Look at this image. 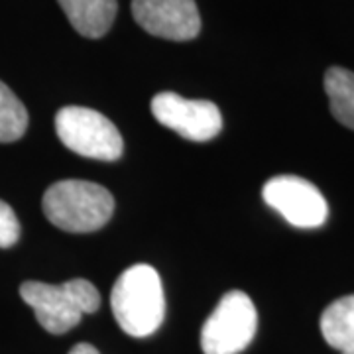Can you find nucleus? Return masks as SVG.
Here are the masks:
<instances>
[{
  "mask_svg": "<svg viewBox=\"0 0 354 354\" xmlns=\"http://www.w3.org/2000/svg\"><path fill=\"white\" fill-rule=\"evenodd\" d=\"M111 309L118 327L130 337L144 339L162 327L165 315L164 286L148 264L127 268L114 281Z\"/></svg>",
  "mask_w": 354,
  "mask_h": 354,
  "instance_id": "f257e3e1",
  "label": "nucleus"
},
{
  "mask_svg": "<svg viewBox=\"0 0 354 354\" xmlns=\"http://www.w3.org/2000/svg\"><path fill=\"white\" fill-rule=\"evenodd\" d=\"M28 111L8 85L0 81V142L10 144L24 136Z\"/></svg>",
  "mask_w": 354,
  "mask_h": 354,
  "instance_id": "f8f14e48",
  "label": "nucleus"
},
{
  "mask_svg": "<svg viewBox=\"0 0 354 354\" xmlns=\"http://www.w3.org/2000/svg\"><path fill=\"white\" fill-rule=\"evenodd\" d=\"M41 207L53 227L65 232H93L111 221L114 199L99 183L64 179L48 187Z\"/></svg>",
  "mask_w": 354,
  "mask_h": 354,
  "instance_id": "f03ea898",
  "label": "nucleus"
},
{
  "mask_svg": "<svg viewBox=\"0 0 354 354\" xmlns=\"http://www.w3.org/2000/svg\"><path fill=\"white\" fill-rule=\"evenodd\" d=\"M150 106L160 124L191 142H209L223 130L221 111L211 101H191L165 91L153 97Z\"/></svg>",
  "mask_w": 354,
  "mask_h": 354,
  "instance_id": "0eeeda50",
  "label": "nucleus"
},
{
  "mask_svg": "<svg viewBox=\"0 0 354 354\" xmlns=\"http://www.w3.org/2000/svg\"><path fill=\"white\" fill-rule=\"evenodd\" d=\"M132 14L140 28L156 38L187 41L201 32L195 0H132Z\"/></svg>",
  "mask_w": 354,
  "mask_h": 354,
  "instance_id": "6e6552de",
  "label": "nucleus"
},
{
  "mask_svg": "<svg viewBox=\"0 0 354 354\" xmlns=\"http://www.w3.org/2000/svg\"><path fill=\"white\" fill-rule=\"evenodd\" d=\"M67 20L81 36L102 38L116 18V0H57Z\"/></svg>",
  "mask_w": 354,
  "mask_h": 354,
  "instance_id": "1a4fd4ad",
  "label": "nucleus"
},
{
  "mask_svg": "<svg viewBox=\"0 0 354 354\" xmlns=\"http://www.w3.org/2000/svg\"><path fill=\"white\" fill-rule=\"evenodd\" d=\"M262 197L274 211L297 228L321 227L329 215L323 193L304 177H272L262 189Z\"/></svg>",
  "mask_w": 354,
  "mask_h": 354,
  "instance_id": "423d86ee",
  "label": "nucleus"
},
{
  "mask_svg": "<svg viewBox=\"0 0 354 354\" xmlns=\"http://www.w3.org/2000/svg\"><path fill=\"white\" fill-rule=\"evenodd\" d=\"M20 239V223L8 203L0 201V248H10Z\"/></svg>",
  "mask_w": 354,
  "mask_h": 354,
  "instance_id": "ddd939ff",
  "label": "nucleus"
},
{
  "mask_svg": "<svg viewBox=\"0 0 354 354\" xmlns=\"http://www.w3.org/2000/svg\"><path fill=\"white\" fill-rule=\"evenodd\" d=\"M325 93L333 116L354 130V73L344 67H330L325 73Z\"/></svg>",
  "mask_w": 354,
  "mask_h": 354,
  "instance_id": "9b49d317",
  "label": "nucleus"
},
{
  "mask_svg": "<svg viewBox=\"0 0 354 354\" xmlns=\"http://www.w3.org/2000/svg\"><path fill=\"white\" fill-rule=\"evenodd\" d=\"M342 354H354V351H351V353H342Z\"/></svg>",
  "mask_w": 354,
  "mask_h": 354,
  "instance_id": "2eb2a0df",
  "label": "nucleus"
},
{
  "mask_svg": "<svg viewBox=\"0 0 354 354\" xmlns=\"http://www.w3.org/2000/svg\"><path fill=\"white\" fill-rule=\"evenodd\" d=\"M55 132L67 150L83 158L114 162L124 152L118 128L87 106H64L55 114Z\"/></svg>",
  "mask_w": 354,
  "mask_h": 354,
  "instance_id": "20e7f679",
  "label": "nucleus"
},
{
  "mask_svg": "<svg viewBox=\"0 0 354 354\" xmlns=\"http://www.w3.org/2000/svg\"><path fill=\"white\" fill-rule=\"evenodd\" d=\"M256 329H258V313L252 299L241 290L228 291L203 325V353H242L252 342Z\"/></svg>",
  "mask_w": 354,
  "mask_h": 354,
  "instance_id": "39448f33",
  "label": "nucleus"
},
{
  "mask_svg": "<svg viewBox=\"0 0 354 354\" xmlns=\"http://www.w3.org/2000/svg\"><path fill=\"white\" fill-rule=\"evenodd\" d=\"M321 333L333 348L341 353L354 351V295H344L323 311Z\"/></svg>",
  "mask_w": 354,
  "mask_h": 354,
  "instance_id": "9d476101",
  "label": "nucleus"
},
{
  "mask_svg": "<svg viewBox=\"0 0 354 354\" xmlns=\"http://www.w3.org/2000/svg\"><path fill=\"white\" fill-rule=\"evenodd\" d=\"M69 354H101L93 344H87V342H81V344H75L71 351H69Z\"/></svg>",
  "mask_w": 354,
  "mask_h": 354,
  "instance_id": "4468645a",
  "label": "nucleus"
},
{
  "mask_svg": "<svg viewBox=\"0 0 354 354\" xmlns=\"http://www.w3.org/2000/svg\"><path fill=\"white\" fill-rule=\"evenodd\" d=\"M20 297L36 313L38 323L51 335H64L79 325L83 315L95 313L101 307V293L88 281L77 278L65 283L24 281Z\"/></svg>",
  "mask_w": 354,
  "mask_h": 354,
  "instance_id": "7ed1b4c3",
  "label": "nucleus"
}]
</instances>
